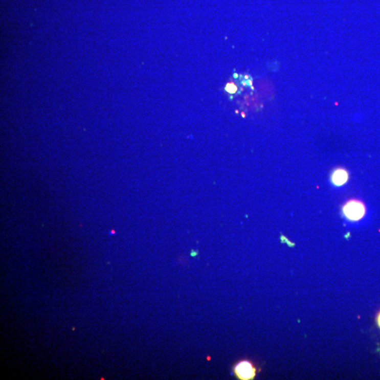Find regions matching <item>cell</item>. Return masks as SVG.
Instances as JSON below:
<instances>
[{
  "mask_svg": "<svg viewBox=\"0 0 380 380\" xmlns=\"http://www.w3.org/2000/svg\"><path fill=\"white\" fill-rule=\"evenodd\" d=\"M233 371L237 379L250 380L256 377L257 368L252 361L244 359L234 364Z\"/></svg>",
  "mask_w": 380,
  "mask_h": 380,
  "instance_id": "7a4b0ae2",
  "label": "cell"
},
{
  "mask_svg": "<svg viewBox=\"0 0 380 380\" xmlns=\"http://www.w3.org/2000/svg\"><path fill=\"white\" fill-rule=\"evenodd\" d=\"M247 86H249V87H252L253 86V80L252 78H251L250 79L247 80Z\"/></svg>",
  "mask_w": 380,
  "mask_h": 380,
  "instance_id": "5b68a950",
  "label": "cell"
},
{
  "mask_svg": "<svg viewBox=\"0 0 380 380\" xmlns=\"http://www.w3.org/2000/svg\"><path fill=\"white\" fill-rule=\"evenodd\" d=\"M349 174L344 168H338L331 174V183L335 187H342L349 181Z\"/></svg>",
  "mask_w": 380,
  "mask_h": 380,
  "instance_id": "3957f363",
  "label": "cell"
},
{
  "mask_svg": "<svg viewBox=\"0 0 380 380\" xmlns=\"http://www.w3.org/2000/svg\"><path fill=\"white\" fill-rule=\"evenodd\" d=\"M366 206L361 200L353 199L346 202L342 207L344 218L351 222L362 220L366 215Z\"/></svg>",
  "mask_w": 380,
  "mask_h": 380,
  "instance_id": "6da1fadb",
  "label": "cell"
},
{
  "mask_svg": "<svg viewBox=\"0 0 380 380\" xmlns=\"http://www.w3.org/2000/svg\"><path fill=\"white\" fill-rule=\"evenodd\" d=\"M234 78H238V74H234Z\"/></svg>",
  "mask_w": 380,
  "mask_h": 380,
  "instance_id": "ba28073f",
  "label": "cell"
},
{
  "mask_svg": "<svg viewBox=\"0 0 380 380\" xmlns=\"http://www.w3.org/2000/svg\"><path fill=\"white\" fill-rule=\"evenodd\" d=\"M377 323H378V325H379V326L380 327V312H379V315H378Z\"/></svg>",
  "mask_w": 380,
  "mask_h": 380,
  "instance_id": "52a82bcc",
  "label": "cell"
},
{
  "mask_svg": "<svg viewBox=\"0 0 380 380\" xmlns=\"http://www.w3.org/2000/svg\"><path fill=\"white\" fill-rule=\"evenodd\" d=\"M241 115H242V117H245V114L244 113H243V112H242V113H241Z\"/></svg>",
  "mask_w": 380,
  "mask_h": 380,
  "instance_id": "9c48e42d",
  "label": "cell"
},
{
  "mask_svg": "<svg viewBox=\"0 0 380 380\" xmlns=\"http://www.w3.org/2000/svg\"><path fill=\"white\" fill-rule=\"evenodd\" d=\"M250 78H251V77L249 76V75H245V76H244V80H247L250 79Z\"/></svg>",
  "mask_w": 380,
  "mask_h": 380,
  "instance_id": "8992f818",
  "label": "cell"
},
{
  "mask_svg": "<svg viewBox=\"0 0 380 380\" xmlns=\"http://www.w3.org/2000/svg\"><path fill=\"white\" fill-rule=\"evenodd\" d=\"M225 90H226V91L227 92V93L234 95V94H235L237 93V91H238V87H237V86L236 85L234 82H231L227 83Z\"/></svg>",
  "mask_w": 380,
  "mask_h": 380,
  "instance_id": "277c9868",
  "label": "cell"
}]
</instances>
